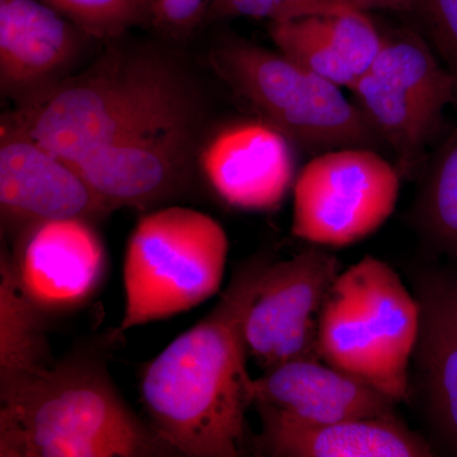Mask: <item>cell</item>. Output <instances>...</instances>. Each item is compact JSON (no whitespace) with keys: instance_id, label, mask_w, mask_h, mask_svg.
<instances>
[{"instance_id":"8","label":"cell","mask_w":457,"mask_h":457,"mask_svg":"<svg viewBox=\"0 0 457 457\" xmlns=\"http://www.w3.org/2000/svg\"><path fill=\"white\" fill-rule=\"evenodd\" d=\"M197 104L102 147L75 167L112 212L152 209L180 196L197 164Z\"/></svg>"},{"instance_id":"14","label":"cell","mask_w":457,"mask_h":457,"mask_svg":"<svg viewBox=\"0 0 457 457\" xmlns=\"http://www.w3.org/2000/svg\"><path fill=\"white\" fill-rule=\"evenodd\" d=\"M252 402L258 411L303 425L393 416L398 403L374 385L317 359L264 370L252 383Z\"/></svg>"},{"instance_id":"10","label":"cell","mask_w":457,"mask_h":457,"mask_svg":"<svg viewBox=\"0 0 457 457\" xmlns=\"http://www.w3.org/2000/svg\"><path fill=\"white\" fill-rule=\"evenodd\" d=\"M350 303L353 335L378 390L402 402L420 328V305L385 262L363 257L336 279Z\"/></svg>"},{"instance_id":"6","label":"cell","mask_w":457,"mask_h":457,"mask_svg":"<svg viewBox=\"0 0 457 457\" xmlns=\"http://www.w3.org/2000/svg\"><path fill=\"white\" fill-rule=\"evenodd\" d=\"M351 90L381 140L395 153L402 173L413 174L445 108L457 97V79L418 33L399 31L384 35L374 64Z\"/></svg>"},{"instance_id":"15","label":"cell","mask_w":457,"mask_h":457,"mask_svg":"<svg viewBox=\"0 0 457 457\" xmlns=\"http://www.w3.org/2000/svg\"><path fill=\"white\" fill-rule=\"evenodd\" d=\"M88 33L41 0H0V88L21 101L64 78Z\"/></svg>"},{"instance_id":"22","label":"cell","mask_w":457,"mask_h":457,"mask_svg":"<svg viewBox=\"0 0 457 457\" xmlns=\"http://www.w3.org/2000/svg\"><path fill=\"white\" fill-rule=\"evenodd\" d=\"M359 11L347 0H212L207 21L255 18L270 23Z\"/></svg>"},{"instance_id":"18","label":"cell","mask_w":457,"mask_h":457,"mask_svg":"<svg viewBox=\"0 0 457 457\" xmlns=\"http://www.w3.org/2000/svg\"><path fill=\"white\" fill-rule=\"evenodd\" d=\"M45 315L18 285L7 249L0 257V385L53 365Z\"/></svg>"},{"instance_id":"9","label":"cell","mask_w":457,"mask_h":457,"mask_svg":"<svg viewBox=\"0 0 457 457\" xmlns=\"http://www.w3.org/2000/svg\"><path fill=\"white\" fill-rule=\"evenodd\" d=\"M339 273L338 258L318 248L270 264L245 327L249 356L263 371L288 361L320 360L319 312Z\"/></svg>"},{"instance_id":"4","label":"cell","mask_w":457,"mask_h":457,"mask_svg":"<svg viewBox=\"0 0 457 457\" xmlns=\"http://www.w3.org/2000/svg\"><path fill=\"white\" fill-rule=\"evenodd\" d=\"M228 253L224 228L207 213L170 206L141 216L126 246L119 332L209 300L220 290Z\"/></svg>"},{"instance_id":"2","label":"cell","mask_w":457,"mask_h":457,"mask_svg":"<svg viewBox=\"0 0 457 457\" xmlns=\"http://www.w3.org/2000/svg\"><path fill=\"white\" fill-rule=\"evenodd\" d=\"M179 455L140 420L92 359L53 363L0 385L2 457Z\"/></svg>"},{"instance_id":"3","label":"cell","mask_w":457,"mask_h":457,"mask_svg":"<svg viewBox=\"0 0 457 457\" xmlns=\"http://www.w3.org/2000/svg\"><path fill=\"white\" fill-rule=\"evenodd\" d=\"M194 104L188 83L168 60L110 47L83 73L36 90L3 117L77 164Z\"/></svg>"},{"instance_id":"23","label":"cell","mask_w":457,"mask_h":457,"mask_svg":"<svg viewBox=\"0 0 457 457\" xmlns=\"http://www.w3.org/2000/svg\"><path fill=\"white\" fill-rule=\"evenodd\" d=\"M212 0H144V25L185 38L207 21Z\"/></svg>"},{"instance_id":"20","label":"cell","mask_w":457,"mask_h":457,"mask_svg":"<svg viewBox=\"0 0 457 457\" xmlns=\"http://www.w3.org/2000/svg\"><path fill=\"white\" fill-rule=\"evenodd\" d=\"M270 36L279 53L341 88L347 87L351 89L357 82L356 75L336 50L324 16L270 23Z\"/></svg>"},{"instance_id":"17","label":"cell","mask_w":457,"mask_h":457,"mask_svg":"<svg viewBox=\"0 0 457 457\" xmlns=\"http://www.w3.org/2000/svg\"><path fill=\"white\" fill-rule=\"evenodd\" d=\"M420 328L413 357L416 381L429 425L457 453V295L455 286L420 288Z\"/></svg>"},{"instance_id":"5","label":"cell","mask_w":457,"mask_h":457,"mask_svg":"<svg viewBox=\"0 0 457 457\" xmlns=\"http://www.w3.org/2000/svg\"><path fill=\"white\" fill-rule=\"evenodd\" d=\"M216 74L264 122L293 145L311 152L371 147L384 141L341 87L297 65L284 54L228 40L212 54Z\"/></svg>"},{"instance_id":"1","label":"cell","mask_w":457,"mask_h":457,"mask_svg":"<svg viewBox=\"0 0 457 457\" xmlns=\"http://www.w3.org/2000/svg\"><path fill=\"white\" fill-rule=\"evenodd\" d=\"M272 262L257 254L240 263L212 311L141 374L150 425L179 455H242L246 409L253 405L245 318Z\"/></svg>"},{"instance_id":"13","label":"cell","mask_w":457,"mask_h":457,"mask_svg":"<svg viewBox=\"0 0 457 457\" xmlns=\"http://www.w3.org/2000/svg\"><path fill=\"white\" fill-rule=\"evenodd\" d=\"M197 165L220 200L246 212L276 209L296 180L293 143L261 119L220 129L198 150Z\"/></svg>"},{"instance_id":"26","label":"cell","mask_w":457,"mask_h":457,"mask_svg":"<svg viewBox=\"0 0 457 457\" xmlns=\"http://www.w3.org/2000/svg\"><path fill=\"white\" fill-rule=\"evenodd\" d=\"M456 295H457V286H455Z\"/></svg>"},{"instance_id":"19","label":"cell","mask_w":457,"mask_h":457,"mask_svg":"<svg viewBox=\"0 0 457 457\" xmlns=\"http://www.w3.org/2000/svg\"><path fill=\"white\" fill-rule=\"evenodd\" d=\"M417 218L436 248L457 261V130L427 168Z\"/></svg>"},{"instance_id":"11","label":"cell","mask_w":457,"mask_h":457,"mask_svg":"<svg viewBox=\"0 0 457 457\" xmlns=\"http://www.w3.org/2000/svg\"><path fill=\"white\" fill-rule=\"evenodd\" d=\"M8 252L21 290L44 315L77 311L106 275L104 240L86 219L33 222L14 234Z\"/></svg>"},{"instance_id":"12","label":"cell","mask_w":457,"mask_h":457,"mask_svg":"<svg viewBox=\"0 0 457 457\" xmlns=\"http://www.w3.org/2000/svg\"><path fill=\"white\" fill-rule=\"evenodd\" d=\"M0 212L12 236L33 222L97 221L112 212L71 162L2 117Z\"/></svg>"},{"instance_id":"25","label":"cell","mask_w":457,"mask_h":457,"mask_svg":"<svg viewBox=\"0 0 457 457\" xmlns=\"http://www.w3.org/2000/svg\"><path fill=\"white\" fill-rule=\"evenodd\" d=\"M361 12L384 9L394 12H416L418 0H347Z\"/></svg>"},{"instance_id":"16","label":"cell","mask_w":457,"mask_h":457,"mask_svg":"<svg viewBox=\"0 0 457 457\" xmlns=\"http://www.w3.org/2000/svg\"><path fill=\"white\" fill-rule=\"evenodd\" d=\"M262 431L255 449L275 457H428L431 445L395 414L303 425L258 411Z\"/></svg>"},{"instance_id":"21","label":"cell","mask_w":457,"mask_h":457,"mask_svg":"<svg viewBox=\"0 0 457 457\" xmlns=\"http://www.w3.org/2000/svg\"><path fill=\"white\" fill-rule=\"evenodd\" d=\"M71 20L90 37L116 40L144 25V0H41Z\"/></svg>"},{"instance_id":"7","label":"cell","mask_w":457,"mask_h":457,"mask_svg":"<svg viewBox=\"0 0 457 457\" xmlns=\"http://www.w3.org/2000/svg\"><path fill=\"white\" fill-rule=\"evenodd\" d=\"M399 176L371 147H341L315 156L295 180L294 236L333 248L361 242L394 212Z\"/></svg>"},{"instance_id":"24","label":"cell","mask_w":457,"mask_h":457,"mask_svg":"<svg viewBox=\"0 0 457 457\" xmlns=\"http://www.w3.org/2000/svg\"><path fill=\"white\" fill-rule=\"evenodd\" d=\"M416 13L457 79V0H418Z\"/></svg>"}]
</instances>
